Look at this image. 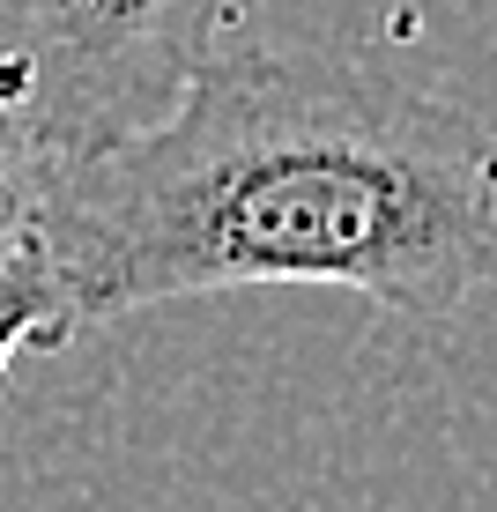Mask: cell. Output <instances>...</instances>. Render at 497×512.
Returning a JSON list of instances; mask_svg holds the SVG:
<instances>
[{
  "label": "cell",
  "instance_id": "obj_1",
  "mask_svg": "<svg viewBox=\"0 0 497 512\" xmlns=\"http://www.w3.org/2000/svg\"><path fill=\"white\" fill-rule=\"evenodd\" d=\"M38 238L82 334L268 282L453 320L497 290V127L334 52L230 45L156 127L67 156Z\"/></svg>",
  "mask_w": 497,
  "mask_h": 512
},
{
  "label": "cell",
  "instance_id": "obj_2",
  "mask_svg": "<svg viewBox=\"0 0 497 512\" xmlns=\"http://www.w3.org/2000/svg\"><path fill=\"white\" fill-rule=\"evenodd\" d=\"M253 15L260 0H0V75L67 164L156 127Z\"/></svg>",
  "mask_w": 497,
  "mask_h": 512
},
{
  "label": "cell",
  "instance_id": "obj_3",
  "mask_svg": "<svg viewBox=\"0 0 497 512\" xmlns=\"http://www.w3.org/2000/svg\"><path fill=\"white\" fill-rule=\"evenodd\" d=\"M75 305H67V282L52 268L45 238H23L15 253H0V379L23 349H67L75 342Z\"/></svg>",
  "mask_w": 497,
  "mask_h": 512
},
{
  "label": "cell",
  "instance_id": "obj_4",
  "mask_svg": "<svg viewBox=\"0 0 497 512\" xmlns=\"http://www.w3.org/2000/svg\"><path fill=\"white\" fill-rule=\"evenodd\" d=\"M52 179H60V156H52V141L38 134L30 104L15 97V82L0 75V253L38 238Z\"/></svg>",
  "mask_w": 497,
  "mask_h": 512
}]
</instances>
